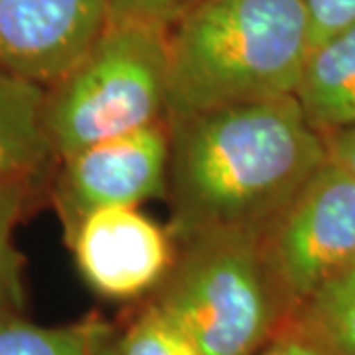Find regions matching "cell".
I'll return each mask as SVG.
<instances>
[{"instance_id": "obj_18", "label": "cell", "mask_w": 355, "mask_h": 355, "mask_svg": "<svg viewBox=\"0 0 355 355\" xmlns=\"http://www.w3.org/2000/svg\"><path fill=\"white\" fill-rule=\"evenodd\" d=\"M330 160L355 176V127L343 128L326 137Z\"/></svg>"}, {"instance_id": "obj_15", "label": "cell", "mask_w": 355, "mask_h": 355, "mask_svg": "<svg viewBox=\"0 0 355 355\" xmlns=\"http://www.w3.org/2000/svg\"><path fill=\"white\" fill-rule=\"evenodd\" d=\"M198 0H109V22H148L168 26Z\"/></svg>"}, {"instance_id": "obj_7", "label": "cell", "mask_w": 355, "mask_h": 355, "mask_svg": "<svg viewBox=\"0 0 355 355\" xmlns=\"http://www.w3.org/2000/svg\"><path fill=\"white\" fill-rule=\"evenodd\" d=\"M83 280L111 300L156 291L174 263L164 229L130 205L89 211L67 233Z\"/></svg>"}, {"instance_id": "obj_9", "label": "cell", "mask_w": 355, "mask_h": 355, "mask_svg": "<svg viewBox=\"0 0 355 355\" xmlns=\"http://www.w3.org/2000/svg\"><path fill=\"white\" fill-rule=\"evenodd\" d=\"M48 87L0 69V184L38 182L58 158L46 127Z\"/></svg>"}, {"instance_id": "obj_12", "label": "cell", "mask_w": 355, "mask_h": 355, "mask_svg": "<svg viewBox=\"0 0 355 355\" xmlns=\"http://www.w3.org/2000/svg\"><path fill=\"white\" fill-rule=\"evenodd\" d=\"M300 308L298 330L334 355H355V263L318 286Z\"/></svg>"}, {"instance_id": "obj_17", "label": "cell", "mask_w": 355, "mask_h": 355, "mask_svg": "<svg viewBox=\"0 0 355 355\" xmlns=\"http://www.w3.org/2000/svg\"><path fill=\"white\" fill-rule=\"evenodd\" d=\"M251 355H334L324 347L322 343L316 342L314 338H310L298 328H282V330L270 338L268 342L259 347L254 354Z\"/></svg>"}, {"instance_id": "obj_10", "label": "cell", "mask_w": 355, "mask_h": 355, "mask_svg": "<svg viewBox=\"0 0 355 355\" xmlns=\"http://www.w3.org/2000/svg\"><path fill=\"white\" fill-rule=\"evenodd\" d=\"M294 97L324 137L355 127V26L310 50Z\"/></svg>"}, {"instance_id": "obj_11", "label": "cell", "mask_w": 355, "mask_h": 355, "mask_svg": "<svg viewBox=\"0 0 355 355\" xmlns=\"http://www.w3.org/2000/svg\"><path fill=\"white\" fill-rule=\"evenodd\" d=\"M116 338L97 314L64 326H40L20 314L0 322V355H111Z\"/></svg>"}, {"instance_id": "obj_14", "label": "cell", "mask_w": 355, "mask_h": 355, "mask_svg": "<svg viewBox=\"0 0 355 355\" xmlns=\"http://www.w3.org/2000/svg\"><path fill=\"white\" fill-rule=\"evenodd\" d=\"M111 355H203L184 331L154 306H146L139 318L119 334Z\"/></svg>"}, {"instance_id": "obj_4", "label": "cell", "mask_w": 355, "mask_h": 355, "mask_svg": "<svg viewBox=\"0 0 355 355\" xmlns=\"http://www.w3.org/2000/svg\"><path fill=\"white\" fill-rule=\"evenodd\" d=\"M164 26L109 22L85 58L48 87L46 127L58 160L166 121Z\"/></svg>"}, {"instance_id": "obj_2", "label": "cell", "mask_w": 355, "mask_h": 355, "mask_svg": "<svg viewBox=\"0 0 355 355\" xmlns=\"http://www.w3.org/2000/svg\"><path fill=\"white\" fill-rule=\"evenodd\" d=\"M174 24L166 123L296 93L310 53L304 0H198Z\"/></svg>"}, {"instance_id": "obj_3", "label": "cell", "mask_w": 355, "mask_h": 355, "mask_svg": "<svg viewBox=\"0 0 355 355\" xmlns=\"http://www.w3.org/2000/svg\"><path fill=\"white\" fill-rule=\"evenodd\" d=\"M150 306L203 355H251L282 330L291 302L266 261L263 237L231 231L182 243Z\"/></svg>"}, {"instance_id": "obj_5", "label": "cell", "mask_w": 355, "mask_h": 355, "mask_svg": "<svg viewBox=\"0 0 355 355\" xmlns=\"http://www.w3.org/2000/svg\"><path fill=\"white\" fill-rule=\"evenodd\" d=\"M263 247L294 304L355 263L354 174L328 160L263 235Z\"/></svg>"}, {"instance_id": "obj_13", "label": "cell", "mask_w": 355, "mask_h": 355, "mask_svg": "<svg viewBox=\"0 0 355 355\" xmlns=\"http://www.w3.org/2000/svg\"><path fill=\"white\" fill-rule=\"evenodd\" d=\"M32 182L0 184V322L20 316L24 308V257L14 243V231L34 196Z\"/></svg>"}, {"instance_id": "obj_1", "label": "cell", "mask_w": 355, "mask_h": 355, "mask_svg": "<svg viewBox=\"0 0 355 355\" xmlns=\"http://www.w3.org/2000/svg\"><path fill=\"white\" fill-rule=\"evenodd\" d=\"M170 127L168 198L180 243L209 233L263 237L330 160L296 97L186 116Z\"/></svg>"}, {"instance_id": "obj_16", "label": "cell", "mask_w": 355, "mask_h": 355, "mask_svg": "<svg viewBox=\"0 0 355 355\" xmlns=\"http://www.w3.org/2000/svg\"><path fill=\"white\" fill-rule=\"evenodd\" d=\"M310 20V50L355 26V0H304Z\"/></svg>"}, {"instance_id": "obj_8", "label": "cell", "mask_w": 355, "mask_h": 355, "mask_svg": "<svg viewBox=\"0 0 355 355\" xmlns=\"http://www.w3.org/2000/svg\"><path fill=\"white\" fill-rule=\"evenodd\" d=\"M109 24V0H0V69L51 87Z\"/></svg>"}, {"instance_id": "obj_6", "label": "cell", "mask_w": 355, "mask_h": 355, "mask_svg": "<svg viewBox=\"0 0 355 355\" xmlns=\"http://www.w3.org/2000/svg\"><path fill=\"white\" fill-rule=\"evenodd\" d=\"M60 162L55 203L69 233L93 209L168 198L170 127L160 121L99 140Z\"/></svg>"}]
</instances>
